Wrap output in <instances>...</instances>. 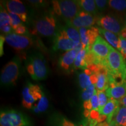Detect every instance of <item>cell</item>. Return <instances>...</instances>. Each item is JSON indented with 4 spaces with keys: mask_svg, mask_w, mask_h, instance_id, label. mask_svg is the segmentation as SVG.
Here are the masks:
<instances>
[{
    "mask_svg": "<svg viewBox=\"0 0 126 126\" xmlns=\"http://www.w3.org/2000/svg\"><path fill=\"white\" fill-rule=\"evenodd\" d=\"M106 93L109 99H115L119 101L122 100L126 96V78L122 83L110 84Z\"/></svg>",
    "mask_w": 126,
    "mask_h": 126,
    "instance_id": "16",
    "label": "cell"
},
{
    "mask_svg": "<svg viewBox=\"0 0 126 126\" xmlns=\"http://www.w3.org/2000/svg\"><path fill=\"white\" fill-rule=\"evenodd\" d=\"M97 94L99 99V112L108 103L109 98L107 96L106 91H97Z\"/></svg>",
    "mask_w": 126,
    "mask_h": 126,
    "instance_id": "28",
    "label": "cell"
},
{
    "mask_svg": "<svg viewBox=\"0 0 126 126\" xmlns=\"http://www.w3.org/2000/svg\"><path fill=\"white\" fill-rule=\"evenodd\" d=\"M89 48L82 49L77 55L74 63V68L85 70L89 66Z\"/></svg>",
    "mask_w": 126,
    "mask_h": 126,
    "instance_id": "19",
    "label": "cell"
},
{
    "mask_svg": "<svg viewBox=\"0 0 126 126\" xmlns=\"http://www.w3.org/2000/svg\"><path fill=\"white\" fill-rule=\"evenodd\" d=\"M53 12L64 19L65 22L70 21L81 11L78 1L56 0L52 1Z\"/></svg>",
    "mask_w": 126,
    "mask_h": 126,
    "instance_id": "4",
    "label": "cell"
},
{
    "mask_svg": "<svg viewBox=\"0 0 126 126\" xmlns=\"http://www.w3.org/2000/svg\"><path fill=\"white\" fill-rule=\"evenodd\" d=\"M96 16V15L81 11L74 18L65 23H68L78 29L82 28H90L97 23V17Z\"/></svg>",
    "mask_w": 126,
    "mask_h": 126,
    "instance_id": "12",
    "label": "cell"
},
{
    "mask_svg": "<svg viewBox=\"0 0 126 126\" xmlns=\"http://www.w3.org/2000/svg\"><path fill=\"white\" fill-rule=\"evenodd\" d=\"M76 46V44L68 37L63 26H61L56 36L53 37V50L68 51L74 49Z\"/></svg>",
    "mask_w": 126,
    "mask_h": 126,
    "instance_id": "10",
    "label": "cell"
},
{
    "mask_svg": "<svg viewBox=\"0 0 126 126\" xmlns=\"http://www.w3.org/2000/svg\"><path fill=\"white\" fill-rule=\"evenodd\" d=\"M30 4L32 5V7L36 8H39L45 7L46 4V1H42V0H35V1H28Z\"/></svg>",
    "mask_w": 126,
    "mask_h": 126,
    "instance_id": "35",
    "label": "cell"
},
{
    "mask_svg": "<svg viewBox=\"0 0 126 126\" xmlns=\"http://www.w3.org/2000/svg\"><path fill=\"white\" fill-rule=\"evenodd\" d=\"M109 6L117 11H123L126 9V0H110Z\"/></svg>",
    "mask_w": 126,
    "mask_h": 126,
    "instance_id": "26",
    "label": "cell"
},
{
    "mask_svg": "<svg viewBox=\"0 0 126 126\" xmlns=\"http://www.w3.org/2000/svg\"><path fill=\"white\" fill-rule=\"evenodd\" d=\"M120 105V102L119 100L113 99H109V100L106 105L103 108L99 111L100 114L105 115L107 116L106 122L109 124L112 121L113 116Z\"/></svg>",
    "mask_w": 126,
    "mask_h": 126,
    "instance_id": "17",
    "label": "cell"
},
{
    "mask_svg": "<svg viewBox=\"0 0 126 126\" xmlns=\"http://www.w3.org/2000/svg\"><path fill=\"white\" fill-rule=\"evenodd\" d=\"M49 126H77L60 113H53L48 119Z\"/></svg>",
    "mask_w": 126,
    "mask_h": 126,
    "instance_id": "20",
    "label": "cell"
},
{
    "mask_svg": "<svg viewBox=\"0 0 126 126\" xmlns=\"http://www.w3.org/2000/svg\"><path fill=\"white\" fill-rule=\"evenodd\" d=\"M5 40V36L3 35V34H1V39H0V42H1V56H2V55L3 54V45H4V42Z\"/></svg>",
    "mask_w": 126,
    "mask_h": 126,
    "instance_id": "36",
    "label": "cell"
},
{
    "mask_svg": "<svg viewBox=\"0 0 126 126\" xmlns=\"http://www.w3.org/2000/svg\"><path fill=\"white\" fill-rule=\"evenodd\" d=\"M38 85L28 82L22 90V105L24 108L32 109L34 102L39 100L43 94Z\"/></svg>",
    "mask_w": 126,
    "mask_h": 126,
    "instance_id": "8",
    "label": "cell"
},
{
    "mask_svg": "<svg viewBox=\"0 0 126 126\" xmlns=\"http://www.w3.org/2000/svg\"><path fill=\"white\" fill-rule=\"evenodd\" d=\"M99 34L102 36H103L104 38L106 39L107 42L114 47V48H116L119 50V37H117V34H116L114 33L109 32L106 30L102 29V28H99Z\"/></svg>",
    "mask_w": 126,
    "mask_h": 126,
    "instance_id": "21",
    "label": "cell"
},
{
    "mask_svg": "<svg viewBox=\"0 0 126 126\" xmlns=\"http://www.w3.org/2000/svg\"><path fill=\"white\" fill-rule=\"evenodd\" d=\"M119 51L122 56L124 59L126 60V38L122 37V36H119Z\"/></svg>",
    "mask_w": 126,
    "mask_h": 126,
    "instance_id": "31",
    "label": "cell"
},
{
    "mask_svg": "<svg viewBox=\"0 0 126 126\" xmlns=\"http://www.w3.org/2000/svg\"><path fill=\"white\" fill-rule=\"evenodd\" d=\"M20 63V58L16 56L4 66L0 78L2 87L7 88L15 84L19 75Z\"/></svg>",
    "mask_w": 126,
    "mask_h": 126,
    "instance_id": "5",
    "label": "cell"
},
{
    "mask_svg": "<svg viewBox=\"0 0 126 126\" xmlns=\"http://www.w3.org/2000/svg\"><path fill=\"white\" fill-rule=\"evenodd\" d=\"M80 8L83 11L94 15H96L98 12L95 1L94 0H80L78 1Z\"/></svg>",
    "mask_w": 126,
    "mask_h": 126,
    "instance_id": "22",
    "label": "cell"
},
{
    "mask_svg": "<svg viewBox=\"0 0 126 126\" xmlns=\"http://www.w3.org/2000/svg\"><path fill=\"white\" fill-rule=\"evenodd\" d=\"M26 68L31 78L34 81L46 79L49 73L45 57L39 52H34L28 56Z\"/></svg>",
    "mask_w": 126,
    "mask_h": 126,
    "instance_id": "3",
    "label": "cell"
},
{
    "mask_svg": "<svg viewBox=\"0 0 126 126\" xmlns=\"http://www.w3.org/2000/svg\"></svg>",
    "mask_w": 126,
    "mask_h": 126,
    "instance_id": "40",
    "label": "cell"
},
{
    "mask_svg": "<svg viewBox=\"0 0 126 126\" xmlns=\"http://www.w3.org/2000/svg\"><path fill=\"white\" fill-rule=\"evenodd\" d=\"M83 49L90 48L99 36V28L92 26L78 29Z\"/></svg>",
    "mask_w": 126,
    "mask_h": 126,
    "instance_id": "14",
    "label": "cell"
},
{
    "mask_svg": "<svg viewBox=\"0 0 126 126\" xmlns=\"http://www.w3.org/2000/svg\"><path fill=\"white\" fill-rule=\"evenodd\" d=\"M112 121L117 126H126V108L125 106L120 105L113 116Z\"/></svg>",
    "mask_w": 126,
    "mask_h": 126,
    "instance_id": "23",
    "label": "cell"
},
{
    "mask_svg": "<svg viewBox=\"0 0 126 126\" xmlns=\"http://www.w3.org/2000/svg\"><path fill=\"white\" fill-rule=\"evenodd\" d=\"M96 94H97V90L96 89L95 85L92 84L82 91L81 94V97L84 102L88 101Z\"/></svg>",
    "mask_w": 126,
    "mask_h": 126,
    "instance_id": "27",
    "label": "cell"
},
{
    "mask_svg": "<svg viewBox=\"0 0 126 126\" xmlns=\"http://www.w3.org/2000/svg\"><path fill=\"white\" fill-rule=\"evenodd\" d=\"M4 36L5 42L17 51H25L33 45V40L30 35H20L14 32Z\"/></svg>",
    "mask_w": 126,
    "mask_h": 126,
    "instance_id": "9",
    "label": "cell"
},
{
    "mask_svg": "<svg viewBox=\"0 0 126 126\" xmlns=\"http://www.w3.org/2000/svg\"><path fill=\"white\" fill-rule=\"evenodd\" d=\"M96 23L102 29L111 32L119 36H120L123 28H124L117 18L110 15L98 16Z\"/></svg>",
    "mask_w": 126,
    "mask_h": 126,
    "instance_id": "11",
    "label": "cell"
},
{
    "mask_svg": "<svg viewBox=\"0 0 126 126\" xmlns=\"http://www.w3.org/2000/svg\"><path fill=\"white\" fill-rule=\"evenodd\" d=\"M78 51L75 49L66 51L59 60V65L64 71L71 72L74 68V63Z\"/></svg>",
    "mask_w": 126,
    "mask_h": 126,
    "instance_id": "15",
    "label": "cell"
},
{
    "mask_svg": "<svg viewBox=\"0 0 126 126\" xmlns=\"http://www.w3.org/2000/svg\"><path fill=\"white\" fill-rule=\"evenodd\" d=\"M89 100H90L91 105H92V110H98L99 104L98 96H97V94H94V95L92 96V98H91Z\"/></svg>",
    "mask_w": 126,
    "mask_h": 126,
    "instance_id": "34",
    "label": "cell"
},
{
    "mask_svg": "<svg viewBox=\"0 0 126 126\" xmlns=\"http://www.w3.org/2000/svg\"><path fill=\"white\" fill-rule=\"evenodd\" d=\"M109 126V124L107 122L101 123H99L97 125V126Z\"/></svg>",
    "mask_w": 126,
    "mask_h": 126,
    "instance_id": "38",
    "label": "cell"
},
{
    "mask_svg": "<svg viewBox=\"0 0 126 126\" xmlns=\"http://www.w3.org/2000/svg\"><path fill=\"white\" fill-rule=\"evenodd\" d=\"M113 47L100 36L97 37L94 43L89 48L94 58V64L103 66Z\"/></svg>",
    "mask_w": 126,
    "mask_h": 126,
    "instance_id": "7",
    "label": "cell"
},
{
    "mask_svg": "<svg viewBox=\"0 0 126 126\" xmlns=\"http://www.w3.org/2000/svg\"><path fill=\"white\" fill-rule=\"evenodd\" d=\"M38 109L39 112H44L47 109L48 107V101L47 97L46 96L45 94L43 93V95L40 100H39L37 104L34 105Z\"/></svg>",
    "mask_w": 126,
    "mask_h": 126,
    "instance_id": "30",
    "label": "cell"
},
{
    "mask_svg": "<svg viewBox=\"0 0 126 126\" xmlns=\"http://www.w3.org/2000/svg\"><path fill=\"white\" fill-rule=\"evenodd\" d=\"M1 126H31L32 123L27 116L14 110L2 111L0 114Z\"/></svg>",
    "mask_w": 126,
    "mask_h": 126,
    "instance_id": "6",
    "label": "cell"
},
{
    "mask_svg": "<svg viewBox=\"0 0 126 126\" xmlns=\"http://www.w3.org/2000/svg\"><path fill=\"white\" fill-rule=\"evenodd\" d=\"M15 33L20 35H29V31L24 25H21L14 31Z\"/></svg>",
    "mask_w": 126,
    "mask_h": 126,
    "instance_id": "33",
    "label": "cell"
},
{
    "mask_svg": "<svg viewBox=\"0 0 126 126\" xmlns=\"http://www.w3.org/2000/svg\"><path fill=\"white\" fill-rule=\"evenodd\" d=\"M7 25H11L10 18L8 12L6 10L4 5L1 2V11H0V28H3Z\"/></svg>",
    "mask_w": 126,
    "mask_h": 126,
    "instance_id": "25",
    "label": "cell"
},
{
    "mask_svg": "<svg viewBox=\"0 0 126 126\" xmlns=\"http://www.w3.org/2000/svg\"><path fill=\"white\" fill-rule=\"evenodd\" d=\"M63 29L66 32L67 34L72 42L76 45L81 43V37L78 29L75 28L68 23H65V26H63Z\"/></svg>",
    "mask_w": 126,
    "mask_h": 126,
    "instance_id": "24",
    "label": "cell"
},
{
    "mask_svg": "<svg viewBox=\"0 0 126 126\" xmlns=\"http://www.w3.org/2000/svg\"><path fill=\"white\" fill-rule=\"evenodd\" d=\"M8 14L9 18H10L11 26H12L14 31H15L18 27H19L21 25H23L22 21L20 19L18 15H16V14L11 13V12H8Z\"/></svg>",
    "mask_w": 126,
    "mask_h": 126,
    "instance_id": "29",
    "label": "cell"
},
{
    "mask_svg": "<svg viewBox=\"0 0 126 126\" xmlns=\"http://www.w3.org/2000/svg\"><path fill=\"white\" fill-rule=\"evenodd\" d=\"M120 104L123 106H125L126 108V96L123 97L122 100H120Z\"/></svg>",
    "mask_w": 126,
    "mask_h": 126,
    "instance_id": "37",
    "label": "cell"
},
{
    "mask_svg": "<svg viewBox=\"0 0 126 126\" xmlns=\"http://www.w3.org/2000/svg\"><path fill=\"white\" fill-rule=\"evenodd\" d=\"M109 126H117L115 124V123L114 122L111 121V122H110V123L109 124Z\"/></svg>",
    "mask_w": 126,
    "mask_h": 126,
    "instance_id": "39",
    "label": "cell"
},
{
    "mask_svg": "<svg viewBox=\"0 0 126 126\" xmlns=\"http://www.w3.org/2000/svg\"><path fill=\"white\" fill-rule=\"evenodd\" d=\"M95 4L98 12H102L106 9L109 5V1L106 0H96Z\"/></svg>",
    "mask_w": 126,
    "mask_h": 126,
    "instance_id": "32",
    "label": "cell"
},
{
    "mask_svg": "<svg viewBox=\"0 0 126 126\" xmlns=\"http://www.w3.org/2000/svg\"><path fill=\"white\" fill-rule=\"evenodd\" d=\"M109 78L105 67L100 65L97 71V81L95 84L97 91H106L109 87Z\"/></svg>",
    "mask_w": 126,
    "mask_h": 126,
    "instance_id": "18",
    "label": "cell"
},
{
    "mask_svg": "<svg viewBox=\"0 0 126 126\" xmlns=\"http://www.w3.org/2000/svg\"><path fill=\"white\" fill-rule=\"evenodd\" d=\"M54 12L46 11L37 16L31 23L30 34L42 37H54L61 26H59Z\"/></svg>",
    "mask_w": 126,
    "mask_h": 126,
    "instance_id": "2",
    "label": "cell"
},
{
    "mask_svg": "<svg viewBox=\"0 0 126 126\" xmlns=\"http://www.w3.org/2000/svg\"><path fill=\"white\" fill-rule=\"evenodd\" d=\"M2 3L8 12L18 15L23 22L28 21V11L22 1L19 0H9L2 1Z\"/></svg>",
    "mask_w": 126,
    "mask_h": 126,
    "instance_id": "13",
    "label": "cell"
},
{
    "mask_svg": "<svg viewBox=\"0 0 126 126\" xmlns=\"http://www.w3.org/2000/svg\"><path fill=\"white\" fill-rule=\"evenodd\" d=\"M103 67L106 69L108 74L110 85L122 83L125 80L126 62L123 56L117 50L113 47Z\"/></svg>",
    "mask_w": 126,
    "mask_h": 126,
    "instance_id": "1",
    "label": "cell"
}]
</instances>
